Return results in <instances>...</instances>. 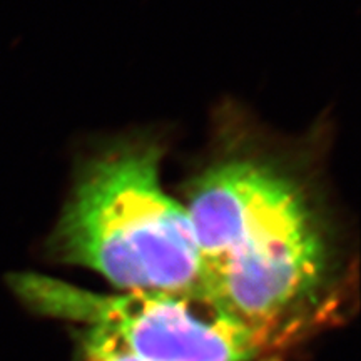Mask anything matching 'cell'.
Segmentation results:
<instances>
[{
	"instance_id": "1",
	"label": "cell",
	"mask_w": 361,
	"mask_h": 361,
	"mask_svg": "<svg viewBox=\"0 0 361 361\" xmlns=\"http://www.w3.org/2000/svg\"><path fill=\"white\" fill-rule=\"evenodd\" d=\"M186 207L207 301L271 329L318 295L333 263V224L308 176L266 147L223 149L189 180Z\"/></svg>"
},
{
	"instance_id": "2",
	"label": "cell",
	"mask_w": 361,
	"mask_h": 361,
	"mask_svg": "<svg viewBox=\"0 0 361 361\" xmlns=\"http://www.w3.org/2000/svg\"><path fill=\"white\" fill-rule=\"evenodd\" d=\"M161 159L159 142L130 139L85 161L47 241L49 255L96 271L123 291L207 301L191 219L162 188Z\"/></svg>"
},
{
	"instance_id": "3",
	"label": "cell",
	"mask_w": 361,
	"mask_h": 361,
	"mask_svg": "<svg viewBox=\"0 0 361 361\" xmlns=\"http://www.w3.org/2000/svg\"><path fill=\"white\" fill-rule=\"evenodd\" d=\"M7 283L25 308L82 323L144 361H256L273 335L197 298L102 295L37 273H13Z\"/></svg>"
},
{
	"instance_id": "4",
	"label": "cell",
	"mask_w": 361,
	"mask_h": 361,
	"mask_svg": "<svg viewBox=\"0 0 361 361\" xmlns=\"http://www.w3.org/2000/svg\"><path fill=\"white\" fill-rule=\"evenodd\" d=\"M80 348H82V361H144L128 353L111 338L96 329H85Z\"/></svg>"
}]
</instances>
